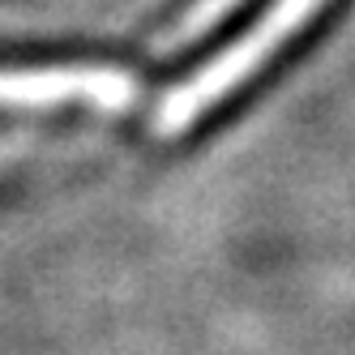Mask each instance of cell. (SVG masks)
Segmentation results:
<instances>
[{"label": "cell", "mask_w": 355, "mask_h": 355, "mask_svg": "<svg viewBox=\"0 0 355 355\" xmlns=\"http://www.w3.org/2000/svg\"><path fill=\"white\" fill-rule=\"evenodd\" d=\"M133 78L112 64H43V69H0V112H43L69 103L124 107L133 103Z\"/></svg>", "instance_id": "2"}, {"label": "cell", "mask_w": 355, "mask_h": 355, "mask_svg": "<svg viewBox=\"0 0 355 355\" xmlns=\"http://www.w3.org/2000/svg\"><path fill=\"white\" fill-rule=\"evenodd\" d=\"M325 5L329 0H274L232 47H223L214 60H206L189 82H180L163 98L159 112H155V129L163 137H175L189 124H197L206 112H214L232 90H240L248 78H257Z\"/></svg>", "instance_id": "1"}]
</instances>
